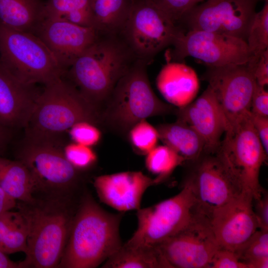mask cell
<instances>
[{
  "mask_svg": "<svg viewBox=\"0 0 268 268\" xmlns=\"http://www.w3.org/2000/svg\"><path fill=\"white\" fill-rule=\"evenodd\" d=\"M176 114L177 120L190 126L202 138L204 154L218 151L228 126L215 93L209 85L198 99L179 108Z\"/></svg>",
  "mask_w": 268,
  "mask_h": 268,
  "instance_id": "cell-18",
  "label": "cell"
},
{
  "mask_svg": "<svg viewBox=\"0 0 268 268\" xmlns=\"http://www.w3.org/2000/svg\"><path fill=\"white\" fill-rule=\"evenodd\" d=\"M9 129L0 123V152L5 147L9 139Z\"/></svg>",
  "mask_w": 268,
  "mask_h": 268,
  "instance_id": "cell-42",
  "label": "cell"
},
{
  "mask_svg": "<svg viewBox=\"0 0 268 268\" xmlns=\"http://www.w3.org/2000/svg\"><path fill=\"white\" fill-rule=\"evenodd\" d=\"M159 139L176 151L186 161L196 162L204 154V141L187 124L177 120L157 126Z\"/></svg>",
  "mask_w": 268,
  "mask_h": 268,
  "instance_id": "cell-23",
  "label": "cell"
},
{
  "mask_svg": "<svg viewBox=\"0 0 268 268\" xmlns=\"http://www.w3.org/2000/svg\"><path fill=\"white\" fill-rule=\"evenodd\" d=\"M64 76L40 91L24 127L25 140L61 143L63 134L78 122L101 125L100 111Z\"/></svg>",
  "mask_w": 268,
  "mask_h": 268,
  "instance_id": "cell-2",
  "label": "cell"
},
{
  "mask_svg": "<svg viewBox=\"0 0 268 268\" xmlns=\"http://www.w3.org/2000/svg\"><path fill=\"white\" fill-rule=\"evenodd\" d=\"M185 161L176 151L164 144L157 145L146 154L145 163L147 169L161 183Z\"/></svg>",
  "mask_w": 268,
  "mask_h": 268,
  "instance_id": "cell-28",
  "label": "cell"
},
{
  "mask_svg": "<svg viewBox=\"0 0 268 268\" xmlns=\"http://www.w3.org/2000/svg\"><path fill=\"white\" fill-rule=\"evenodd\" d=\"M181 30L153 0H134L119 36L136 59L149 64Z\"/></svg>",
  "mask_w": 268,
  "mask_h": 268,
  "instance_id": "cell-7",
  "label": "cell"
},
{
  "mask_svg": "<svg viewBox=\"0 0 268 268\" xmlns=\"http://www.w3.org/2000/svg\"><path fill=\"white\" fill-rule=\"evenodd\" d=\"M249 117L255 130L268 154V117L256 115L250 111Z\"/></svg>",
  "mask_w": 268,
  "mask_h": 268,
  "instance_id": "cell-38",
  "label": "cell"
},
{
  "mask_svg": "<svg viewBox=\"0 0 268 268\" xmlns=\"http://www.w3.org/2000/svg\"><path fill=\"white\" fill-rule=\"evenodd\" d=\"M79 202L57 268L97 267L123 245L119 233L123 212L106 211L89 194Z\"/></svg>",
  "mask_w": 268,
  "mask_h": 268,
  "instance_id": "cell-1",
  "label": "cell"
},
{
  "mask_svg": "<svg viewBox=\"0 0 268 268\" xmlns=\"http://www.w3.org/2000/svg\"><path fill=\"white\" fill-rule=\"evenodd\" d=\"M250 111L256 115L268 117V92L266 86L256 83L252 97Z\"/></svg>",
  "mask_w": 268,
  "mask_h": 268,
  "instance_id": "cell-36",
  "label": "cell"
},
{
  "mask_svg": "<svg viewBox=\"0 0 268 268\" xmlns=\"http://www.w3.org/2000/svg\"><path fill=\"white\" fill-rule=\"evenodd\" d=\"M209 268H248L246 264L240 261L236 253L221 248L215 253Z\"/></svg>",
  "mask_w": 268,
  "mask_h": 268,
  "instance_id": "cell-35",
  "label": "cell"
},
{
  "mask_svg": "<svg viewBox=\"0 0 268 268\" xmlns=\"http://www.w3.org/2000/svg\"><path fill=\"white\" fill-rule=\"evenodd\" d=\"M103 268H168L156 246L122 247L103 264Z\"/></svg>",
  "mask_w": 268,
  "mask_h": 268,
  "instance_id": "cell-26",
  "label": "cell"
},
{
  "mask_svg": "<svg viewBox=\"0 0 268 268\" xmlns=\"http://www.w3.org/2000/svg\"><path fill=\"white\" fill-rule=\"evenodd\" d=\"M28 226L20 211H5L0 214V249L5 254L25 253Z\"/></svg>",
  "mask_w": 268,
  "mask_h": 268,
  "instance_id": "cell-27",
  "label": "cell"
},
{
  "mask_svg": "<svg viewBox=\"0 0 268 268\" xmlns=\"http://www.w3.org/2000/svg\"><path fill=\"white\" fill-rule=\"evenodd\" d=\"M172 45L171 58L173 60L191 57L208 67L244 64L253 57L245 41L202 30H181Z\"/></svg>",
  "mask_w": 268,
  "mask_h": 268,
  "instance_id": "cell-13",
  "label": "cell"
},
{
  "mask_svg": "<svg viewBox=\"0 0 268 268\" xmlns=\"http://www.w3.org/2000/svg\"><path fill=\"white\" fill-rule=\"evenodd\" d=\"M16 204V201L8 196L0 187V214L11 210Z\"/></svg>",
  "mask_w": 268,
  "mask_h": 268,
  "instance_id": "cell-40",
  "label": "cell"
},
{
  "mask_svg": "<svg viewBox=\"0 0 268 268\" xmlns=\"http://www.w3.org/2000/svg\"><path fill=\"white\" fill-rule=\"evenodd\" d=\"M136 60L119 35L99 33L66 73L82 95L101 111L119 80Z\"/></svg>",
  "mask_w": 268,
  "mask_h": 268,
  "instance_id": "cell-4",
  "label": "cell"
},
{
  "mask_svg": "<svg viewBox=\"0 0 268 268\" xmlns=\"http://www.w3.org/2000/svg\"><path fill=\"white\" fill-rule=\"evenodd\" d=\"M254 77L256 83L266 86L268 84V50L260 56L254 69Z\"/></svg>",
  "mask_w": 268,
  "mask_h": 268,
  "instance_id": "cell-39",
  "label": "cell"
},
{
  "mask_svg": "<svg viewBox=\"0 0 268 268\" xmlns=\"http://www.w3.org/2000/svg\"><path fill=\"white\" fill-rule=\"evenodd\" d=\"M68 132L72 142L89 147L96 145L101 138L97 126L86 121L75 124Z\"/></svg>",
  "mask_w": 268,
  "mask_h": 268,
  "instance_id": "cell-34",
  "label": "cell"
},
{
  "mask_svg": "<svg viewBox=\"0 0 268 268\" xmlns=\"http://www.w3.org/2000/svg\"><path fill=\"white\" fill-rule=\"evenodd\" d=\"M159 183L140 171H126L97 176L93 185L102 202L123 212L139 209L146 190Z\"/></svg>",
  "mask_w": 268,
  "mask_h": 268,
  "instance_id": "cell-19",
  "label": "cell"
},
{
  "mask_svg": "<svg viewBox=\"0 0 268 268\" xmlns=\"http://www.w3.org/2000/svg\"><path fill=\"white\" fill-rule=\"evenodd\" d=\"M265 2H268V0H265Z\"/></svg>",
  "mask_w": 268,
  "mask_h": 268,
  "instance_id": "cell-43",
  "label": "cell"
},
{
  "mask_svg": "<svg viewBox=\"0 0 268 268\" xmlns=\"http://www.w3.org/2000/svg\"><path fill=\"white\" fill-rule=\"evenodd\" d=\"M249 113L225 133L216 153L230 168L243 189L252 193L255 199L260 196L263 190L259 175L268 154L251 122Z\"/></svg>",
  "mask_w": 268,
  "mask_h": 268,
  "instance_id": "cell-10",
  "label": "cell"
},
{
  "mask_svg": "<svg viewBox=\"0 0 268 268\" xmlns=\"http://www.w3.org/2000/svg\"><path fill=\"white\" fill-rule=\"evenodd\" d=\"M155 246L168 268H209L220 248L210 220L195 212L184 229Z\"/></svg>",
  "mask_w": 268,
  "mask_h": 268,
  "instance_id": "cell-14",
  "label": "cell"
},
{
  "mask_svg": "<svg viewBox=\"0 0 268 268\" xmlns=\"http://www.w3.org/2000/svg\"><path fill=\"white\" fill-rule=\"evenodd\" d=\"M236 254L248 268H268V231L258 229Z\"/></svg>",
  "mask_w": 268,
  "mask_h": 268,
  "instance_id": "cell-29",
  "label": "cell"
},
{
  "mask_svg": "<svg viewBox=\"0 0 268 268\" xmlns=\"http://www.w3.org/2000/svg\"><path fill=\"white\" fill-rule=\"evenodd\" d=\"M23 82L0 63V123L9 129L24 128L40 92Z\"/></svg>",
  "mask_w": 268,
  "mask_h": 268,
  "instance_id": "cell-20",
  "label": "cell"
},
{
  "mask_svg": "<svg viewBox=\"0 0 268 268\" xmlns=\"http://www.w3.org/2000/svg\"><path fill=\"white\" fill-rule=\"evenodd\" d=\"M0 63L16 78L29 84L45 85L66 73L36 35L0 24Z\"/></svg>",
  "mask_w": 268,
  "mask_h": 268,
  "instance_id": "cell-6",
  "label": "cell"
},
{
  "mask_svg": "<svg viewBox=\"0 0 268 268\" xmlns=\"http://www.w3.org/2000/svg\"><path fill=\"white\" fill-rule=\"evenodd\" d=\"M69 199L51 197L19 204L28 226L26 256L19 262L20 268L58 267L76 210Z\"/></svg>",
  "mask_w": 268,
  "mask_h": 268,
  "instance_id": "cell-3",
  "label": "cell"
},
{
  "mask_svg": "<svg viewBox=\"0 0 268 268\" xmlns=\"http://www.w3.org/2000/svg\"><path fill=\"white\" fill-rule=\"evenodd\" d=\"M134 0H90L93 27L101 34L119 35Z\"/></svg>",
  "mask_w": 268,
  "mask_h": 268,
  "instance_id": "cell-25",
  "label": "cell"
},
{
  "mask_svg": "<svg viewBox=\"0 0 268 268\" xmlns=\"http://www.w3.org/2000/svg\"><path fill=\"white\" fill-rule=\"evenodd\" d=\"M195 203L191 188L186 181L182 190L175 196L137 210V228L124 245L153 247L176 235L191 221Z\"/></svg>",
  "mask_w": 268,
  "mask_h": 268,
  "instance_id": "cell-8",
  "label": "cell"
},
{
  "mask_svg": "<svg viewBox=\"0 0 268 268\" xmlns=\"http://www.w3.org/2000/svg\"><path fill=\"white\" fill-rule=\"evenodd\" d=\"M148 65L136 60L119 80L101 110V125L127 136L131 128L140 121L172 110L153 92L147 73Z\"/></svg>",
  "mask_w": 268,
  "mask_h": 268,
  "instance_id": "cell-5",
  "label": "cell"
},
{
  "mask_svg": "<svg viewBox=\"0 0 268 268\" xmlns=\"http://www.w3.org/2000/svg\"><path fill=\"white\" fill-rule=\"evenodd\" d=\"M261 0H206L184 16L188 30L228 35L246 42L248 31Z\"/></svg>",
  "mask_w": 268,
  "mask_h": 268,
  "instance_id": "cell-15",
  "label": "cell"
},
{
  "mask_svg": "<svg viewBox=\"0 0 268 268\" xmlns=\"http://www.w3.org/2000/svg\"><path fill=\"white\" fill-rule=\"evenodd\" d=\"M35 35L47 46L67 72L73 62L95 42L99 32L94 27L45 16Z\"/></svg>",
  "mask_w": 268,
  "mask_h": 268,
  "instance_id": "cell-17",
  "label": "cell"
},
{
  "mask_svg": "<svg viewBox=\"0 0 268 268\" xmlns=\"http://www.w3.org/2000/svg\"><path fill=\"white\" fill-rule=\"evenodd\" d=\"M204 0H153L177 26L195 6Z\"/></svg>",
  "mask_w": 268,
  "mask_h": 268,
  "instance_id": "cell-33",
  "label": "cell"
},
{
  "mask_svg": "<svg viewBox=\"0 0 268 268\" xmlns=\"http://www.w3.org/2000/svg\"><path fill=\"white\" fill-rule=\"evenodd\" d=\"M156 85L165 99L184 107L193 101L199 89L198 76L190 67L180 63H167L156 78Z\"/></svg>",
  "mask_w": 268,
  "mask_h": 268,
  "instance_id": "cell-21",
  "label": "cell"
},
{
  "mask_svg": "<svg viewBox=\"0 0 268 268\" xmlns=\"http://www.w3.org/2000/svg\"><path fill=\"white\" fill-rule=\"evenodd\" d=\"M0 268H20L19 262L11 260L7 254L0 249Z\"/></svg>",
  "mask_w": 268,
  "mask_h": 268,
  "instance_id": "cell-41",
  "label": "cell"
},
{
  "mask_svg": "<svg viewBox=\"0 0 268 268\" xmlns=\"http://www.w3.org/2000/svg\"><path fill=\"white\" fill-rule=\"evenodd\" d=\"M45 17L41 0H0V24L35 34Z\"/></svg>",
  "mask_w": 268,
  "mask_h": 268,
  "instance_id": "cell-22",
  "label": "cell"
},
{
  "mask_svg": "<svg viewBox=\"0 0 268 268\" xmlns=\"http://www.w3.org/2000/svg\"><path fill=\"white\" fill-rule=\"evenodd\" d=\"M253 207L259 229L268 231V194L263 190L260 196L253 199Z\"/></svg>",
  "mask_w": 268,
  "mask_h": 268,
  "instance_id": "cell-37",
  "label": "cell"
},
{
  "mask_svg": "<svg viewBox=\"0 0 268 268\" xmlns=\"http://www.w3.org/2000/svg\"><path fill=\"white\" fill-rule=\"evenodd\" d=\"M0 187L16 201L30 202L35 199L32 177L27 167L18 160L0 157Z\"/></svg>",
  "mask_w": 268,
  "mask_h": 268,
  "instance_id": "cell-24",
  "label": "cell"
},
{
  "mask_svg": "<svg viewBox=\"0 0 268 268\" xmlns=\"http://www.w3.org/2000/svg\"><path fill=\"white\" fill-rule=\"evenodd\" d=\"M63 150L68 161L80 172L89 169L97 160L91 147L72 142L63 146Z\"/></svg>",
  "mask_w": 268,
  "mask_h": 268,
  "instance_id": "cell-32",
  "label": "cell"
},
{
  "mask_svg": "<svg viewBox=\"0 0 268 268\" xmlns=\"http://www.w3.org/2000/svg\"><path fill=\"white\" fill-rule=\"evenodd\" d=\"M186 180L193 193L195 213L209 220L213 212L245 191L217 153L202 155Z\"/></svg>",
  "mask_w": 268,
  "mask_h": 268,
  "instance_id": "cell-11",
  "label": "cell"
},
{
  "mask_svg": "<svg viewBox=\"0 0 268 268\" xmlns=\"http://www.w3.org/2000/svg\"><path fill=\"white\" fill-rule=\"evenodd\" d=\"M62 147L61 143L25 140L18 160L30 172L35 191L62 197L77 187L80 171L68 161Z\"/></svg>",
  "mask_w": 268,
  "mask_h": 268,
  "instance_id": "cell-9",
  "label": "cell"
},
{
  "mask_svg": "<svg viewBox=\"0 0 268 268\" xmlns=\"http://www.w3.org/2000/svg\"><path fill=\"white\" fill-rule=\"evenodd\" d=\"M127 136L134 149L139 153L145 155L157 145L159 139L156 128L146 119L134 124Z\"/></svg>",
  "mask_w": 268,
  "mask_h": 268,
  "instance_id": "cell-31",
  "label": "cell"
},
{
  "mask_svg": "<svg viewBox=\"0 0 268 268\" xmlns=\"http://www.w3.org/2000/svg\"><path fill=\"white\" fill-rule=\"evenodd\" d=\"M257 63L250 60L244 64L208 67L204 74V78L214 92L226 119L227 132L250 111L256 84L254 72Z\"/></svg>",
  "mask_w": 268,
  "mask_h": 268,
  "instance_id": "cell-12",
  "label": "cell"
},
{
  "mask_svg": "<svg viewBox=\"0 0 268 268\" xmlns=\"http://www.w3.org/2000/svg\"><path fill=\"white\" fill-rule=\"evenodd\" d=\"M253 199L245 190L213 212L210 222L220 248L237 253L259 229Z\"/></svg>",
  "mask_w": 268,
  "mask_h": 268,
  "instance_id": "cell-16",
  "label": "cell"
},
{
  "mask_svg": "<svg viewBox=\"0 0 268 268\" xmlns=\"http://www.w3.org/2000/svg\"><path fill=\"white\" fill-rule=\"evenodd\" d=\"M246 42L253 59L258 61L268 50V2L256 12L249 29Z\"/></svg>",
  "mask_w": 268,
  "mask_h": 268,
  "instance_id": "cell-30",
  "label": "cell"
}]
</instances>
